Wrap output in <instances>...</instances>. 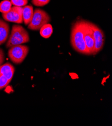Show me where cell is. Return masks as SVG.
Here are the masks:
<instances>
[{
	"mask_svg": "<svg viewBox=\"0 0 112 126\" xmlns=\"http://www.w3.org/2000/svg\"><path fill=\"white\" fill-rule=\"evenodd\" d=\"M83 20L77 21L72 26L70 32V43L77 52L88 55L84 39Z\"/></svg>",
	"mask_w": 112,
	"mask_h": 126,
	"instance_id": "cell-1",
	"label": "cell"
},
{
	"mask_svg": "<svg viewBox=\"0 0 112 126\" xmlns=\"http://www.w3.org/2000/svg\"><path fill=\"white\" fill-rule=\"evenodd\" d=\"M30 41V37L27 31L21 25H14L12 27L11 34L6 43V47L25 44Z\"/></svg>",
	"mask_w": 112,
	"mask_h": 126,
	"instance_id": "cell-2",
	"label": "cell"
},
{
	"mask_svg": "<svg viewBox=\"0 0 112 126\" xmlns=\"http://www.w3.org/2000/svg\"><path fill=\"white\" fill-rule=\"evenodd\" d=\"M51 18L45 11L37 8L34 11L32 19L28 25V28L31 30H39L44 25L49 23Z\"/></svg>",
	"mask_w": 112,
	"mask_h": 126,
	"instance_id": "cell-3",
	"label": "cell"
},
{
	"mask_svg": "<svg viewBox=\"0 0 112 126\" xmlns=\"http://www.w3.org/2000/svg\"><path fill=\"white\" fill-rule=\"evenodd\" d=\"M9 48L8 56L10 60L16 64H19L22 63L29 51V47L22 44L15 45Z\"/></svg>",
	"mask_w": 112,
	"mask_h": 126,
	"instance_id": "cell-4",
	"label": "cell"
},
{
	"mask_svg": "<svg viewBox=\"0 0 112 126\" xmlns=\"http://www.w3.org/2000/svg\"><path fill=\"white\" fill-rule=\"evenodd\" d=\"M89 25L93 32L95 42L94 55H95L98 53L103 49L106 38L104 31L97 25L90 22H89Z\"/></svg>",
	"mask_w": 112,
	"mask_h": 126,
	"instance_id": "cell-5",
	"label": "cell"
},
{
	"mask_svg": "<svg viewBox=\"0 0 112 126\" xmlns=\"http://www.w3.org/2000/svg\"><path fill=\"white\" fill-rule=\"evenodd\" d=\"M83 33L84 39L88 50V55H94L95 42L93 30L89 25V21L84 20Z\"/></svg>",
	"mask_w": 112,
	"mask_h": 126,
	"instance_id": "cell-6",
	"label": "cell"
},
{
	"mask_svg": "<svg viewBox=\"0 0 112 126\" xmlns=\"http://www.w3.org/2000/svg\"><path fill=\"white\" fill-rule=\"evenodd\" d=\"M22 12V7L13 6L9 12L6 13H3L2 17L4 20L6 21L22 24L23 22Z\"/></svg>",
	"mask_w": 112,
	"mask_h": 126,
	"instance_id": "cell-7",
	"label": "cell"
},
{
	"mask_svg": "<svg viewBox=\"0 0 112 126\" xmlns=\"http://www.w3.org/2000/svg\"><path fill=\"white\" fill-rule=\"evenodd\" d=\"M10 33V25L5 21L0 19V45L7 40Z\"/></svg>",
	"mask_w": 112,
	"mask_h": 126,
	"instance_id": "cell-8",
	"label": "cell"
},
{
	"mask_svg": "<svg viewBox=\"0 0 112 126\" xmlns=\"http://www.w3.org/2000/svg\"><path fill=\"white\" fill-rule=\"evenodd\" d=\"M15 72V68L10 63H6L0 66V74L2 75L10 81L13 78Z\"/></svg>",
	"mask_w": 112,
	"mask_h": 126,
	"instance_id": "cell-9",
	"label": "cell"
},
{
	"mask_svg": "<svg viewBox=\"0 0 112 126\" xmlns=\"http://www.w3.org/2000/svg\"><path fill=\"white\" fill-rule=\"evenodd\" d=\"M34 14V9L32 5H26L23 7L22 16L25 25H28L31 22Z\"/></svg>",
	"mask_w": 112,
	"mask_h": 126,
	"instance_id": "cell-10",
	"label": "cell"
},
{
	"mask_svg": "<svg viewBox=\"0 0 112 126\" xmlns=\"http://www.w3.org/2000/svg\"><path fill=\"white\" fill-rule=\"evenodd\" d=\"M39 30L40 35L44 38H49L53 32L52 25L49 23L44 25Z\"/></svg>",
	"mask_w": 112,
	"mask_h": 126,
	"instance_id": "cell-11",
	"label": "cell"
},
{
	"mask_svg": "<svg viewBox=\"0 0 112 126\" xmlns=\"http://www.w3.org/2000/svg\"><path fill=\"white\" fill-rule=\"evenodd\" d=\"M12 7V4L10 0H3L0 3V12L6 13L9 12Z\"/></svg>",
	"mask_w": 112,
	"mask_h": 126,
	"instance_id": "cell-12",
	"label": "cell"
},
{
	"mask_svg": "<svg viewBox=\"0 0 112 126\" xmlns=\"http://www.w3.org/2000/svg\"><path fill=\"white\" fill-rule=\"evenodd\" d=\"M28 0H10L12 5L17 7H24L28 4Z\"/></svg>",
	"mask_w": 112,
	"mask_h": 126,
	"instance_id": "cell-13",
	"label": "cell"
},
{
	"mask_svg": "<svg viewBox=\"0 0 112 126\" xmlns=\"http://www.w3.org/2000/svg\"><path fill=\"white\" fill-rule=\"evenodd\" d=\"M50 0H32V3L37 7H43L47 5Z\"/></svg>",
	"mask_w": 112,
	"mask_h": 126,
	"instance_id": "cell-14",
	"label": "cell"
},
{
	"mask_svg": "<svg viewBox=\"0 0 112 126\" xmlns=\"http://www.w3.org/2000/svg\"><path fill=\"white\" fill-rule=\"evenodd\" d=\"M11 81L6 79L2 75L0 74V90L4 89L9 85Z\"/></svg>",
	"mask_w": 112,
	"mask_h": 126,
	"instance_id": "cell-15",
	"label": "cell"
},
{
	"mask_svg": "<svg viewBox=\"0 0 112 126\" xmlns=\"http://www.w3.org/2000/svg\"><path fill=\"white\" fill-rule=\"evenodd\" d=\"M5 60V54L2 49L0 48V66H1Z\"/></svg>",
	"mask_w": 112,
	"mask_h": 126,
	"instance_id": "cell-16",
	"label": "cell"
}]
</instances>
